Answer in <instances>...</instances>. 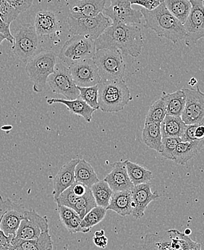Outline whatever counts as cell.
<instances>
[{
	"mask_svg": "<svg viewBox=\"0 0 204 250\" xmlns=\"http://www.w3.org/2000/svg\"><path fill=\"white\" fill-rule=\"evenodd\" d=\"M95 41L84 36L75 35L65 43L58 54L66 67L84 60H91L96 53Z\"/></svg>",
	"mask_w": 204,
	"mask_h": 250,
	"instance_id": "6",
	"label": "cell"
},
{
	"mask_svg": "<svg viewBox=\"0 0 204 250\" xmlns=\"http://www.w3.org/2000/svg\"><path fill=\"white\" fill-rule=\"evenodd\" d=\"M79 159H72L63 165L53 180L52 195L54 200L60 194L75 183V168Z\"/></svg>",
	"mask_w": 204,
	"mask_h": 250,
	"instance_id": "18",
	"label": "cell"
},
{
	"mask_svg": "<svg viewBox=\"0 0 204 250\" xmlns=\"http://www.w3.org/2000/svg\"><path fill=\"white\" fill-rule=\"evenodd\" d=\"M72 189H73L74 193L77 197H80L85 195L86 191L89 189V188L83 184L79 183V182H75V183L72 185Z\"/></svg>",
	"mask_w": 204,
	"mask_h": 250,
	"instance_id": "46",
	"label": "cell"
},
{
	"mask_svg": "<svg viewBox=\"0 0 204 250\" xmlns=\"http://www.w3.org/2000/svg\"><path fill=\"white\" fill-rule=\"evenodd\" d=\"M98 87L99 107L103 112H119L132 100L131 91L123 79L101 81Z\"/></svg>",
	"mask_w": 204,
	"mask_h": 250,
	"instance_id": "3",
	"label": "cell"
},
{
	"mask_svg": "<svg viewBox=\"0 0 204 250\" xmlns=\"http://www.w3.org/2000/svg\"><path fill=\"white\" fill-rule=\"evenodd\" d=\"M192 8L183 26L185 31V45L193 47L204 36V0H189Z\"/></svg>",
	"mask_w": 204,
	"mask_h": 250,
	"instance_id": "10",
	"label": "cell"
},
{
	"mask_svg": "<svg viewBox=\"0 0 204 250\" xmlns=\"http://www.w3.org/2000/svg\"><path fill=\"white\" fill-rule=\"evenodd\" d=\"M78 198V197L74 193L72 185H71L69 188L63 191L54 201L57 203V206H66L73 209Z\"/></svg>",
	"mask_w": 204,
	"mask_h": 250,
	"instance_id": "38",
	"label": "cell"
},
{
	"mask_svg": "<svg viewBox=\"0 0 204 250\" xmlns=\"http://www.w3.org/2000/svg\"><path fill=\"white\" fill-rule=\"evenodd\" d=\"M34 0H7V2L20 13H23L31 7Z\"/></svg>",
	"mask_w": 204,
	"mask_h": 250,
	"instance_id": "41",
	"label": "cell"
},
{
	"mask_svg": "<svg viewBox=\"0 0 204 250\" xmlns=\"http://www.w3.org/2000/svg\"><path fill=\"white\" fill-rule=\"evenodd\" d=\"M107 214V210L104 208L96 206L91 210L81 220V227L84 233L90 231L91 229L101 222Z\"/></svg>",
	"mask_w": 204,
	"mask_h": 250,
	"instance_id": "32",
	"label": "cell"
},
{
	"mask_svg": "<svg viewBox=\"0 0 204 250\" xmlns=\"http://www.w3.org/2000/svg\"><path fill=\"white\" fill-rule=\"evenodd\" d=\"M46 83L53 93L65 96L67 100H74L79 97V90L74 83L68 67L63 63H57L54 71L47 78Z\"/></svg>",
	"mask_w": 204,
	"mask_h": 250,
	"instance_id": "9",
	"label": "cell"
},
{
	"mask_svg": "<svg viewBox=\"0 0 204 250\" xmlns=\"http://www.w3.org/2000/svg\"><path fill=\"white\" fill-rule=\"evenodd\" d=\"M93 243L96 247L100 248H105L108 243V239L105 236H93Z\"/></svg>",
	"mask_w": 204,
	"mask_h": 250,
	"instance_id": "48",
	"label": "cell"
},
{
	"mask_svg": "<svg viewBox=\"0 0 204 250\" xmlns=\"http://www.w3.org/2000/svg\"><path fill=\"white\" fill-rule=\"evenodd\" d=\"M160 126L162 138H181L187 125L181 117L166 115Z\"/></svg>",
	"mask_w": 204,
	"mask_h": 250,
	"instance_id": "26",
	"label": "cell"
},
{
	"mask_svg": "<svg viewBox=\"0 0 204 250\" xmlns=\"http://www.w3.org/2000/svg\"><path fill=\"white\" fill-rule=\"evenodd\" d=\"M160 98L162 99L165 105L167 115L181 117L185 102V95L182 89L172 93L163 92Z\"/></svg>",
	"mask_w": 204,
	"mask_h": 250,
	"instance_id": "24",
	"label": "cell"
},
{
	"mask_svg": "<svg viewBox=\"0 0 204 250\" xmlns=\"http://www.w3.org/2000/svg\"><path fill=\"white\" fill-rule=\"evenodd\" d=\"M182 142L181 138H164L161 140L160 154L164 159L173 161V153L177 146Z\"/></svg>",
	"mask_w": 204,
	"mask_h": 250,
	"instance_id": "36",
	"label": "cell"
},
{
	"mask_svg": "<svg viewBox=\"0 0 204 250\" xmlns=\"http://www.w3.org/2000/svg\"><path fill=\"white\" fill-rule=\"evenodd\" d=\"M48 104H62L67 107L68 111L75 115L80 116L85 120L86 123H90L92 120V116L96 111L94 108L91 107L82 99H78L74 100H67L63 99H49L46 101Z\"/></svg>",
	"mask_w": 204,
	"mask_h": 250,
	"instance_id": "20",
	"label": "cell"
},
{
	"mask_svg": "<svg viewBox=\"0 0 204 250\" xmlns=\"http://www.w3.org/2000/svg\"><path fill=\"white\" fill-rule=\"evenodd\" d=\"M34 26L24 24L18 29L13 41L12 50L21 61L27 63L34 55L39 53V38Z\"/></svg>",
	"mask_w": 204,
	"mask_h": 250,
	"instance_id": "8",
	"label": "cell"
},
{
	"mask_svg": "<svg viewBox=\"0 0 204 250\" xmlns=\"http://www.w3.org/2000/svg\"><path fill=\"white\" fill-rule=\"evenodd\" d=\"M204 147V140L181 142L173 153V161L179 165L184 166L197 156Z\"/></svg>",
	"mask_w": 204,
	"mask_h": 250,
	"instance_id": "21",
	"label": "cell"
},
{
	"mask_svg": "<svg viewBox=\"0 0 204 250\" xmlns=\"http://www.w3.org/2000/svg\"><path fill=\"white\" fill-rule=\"evenodd\" d=\"M96 50L111 49L124 55L137 57L143 46L140 28L136 25L113 23L95 41Z\"/></svg>",
	"mask_w": 204,
	"mask_h": 250,
	"instance_id": "1",
	"label": "cell"
},
{
	"mask_svg": "<svg viewBox=\"0 0 204 250\" xmlns=\"http://www.w3.org/2000/svg\"><path fill=\"white\" fill-rule=\"evenodd\" d=\"M106 0H80L70 8L69 16L74 18H93L103 13Z\"/></svg>",
	"mask_w": 204,
	"mask_h": 250,
	"instance_id": "19",
	"label": "cell"
},
{
	"mask_svg": "<svg viewBox=\"0 0 204 250\" xmlns=\"http://www.w3.org/2000/svg\"><path fill=\"white\" fill-rule=\"evenodd\" d=\"M131 4H136L147 10H153L161 4L162 0H128Z\"/></svg>",
	"mask_w": 204,
	"mask_h": 250,
	"instance_id": "42",
	"label": "cell"
},
{
	"mask_svg": "<svg viewBox=\"0 0 204 250\" xmlns=\"http://www.w3.org/2000/svg\"><path fill=\"white\" fill-rule=\"evenodd\" d=\"M106 210H113L121 216L131 215L133 210L131 190L113 192Z\"/></svg>",
	"mask_w": 204,
	"mask_h": 250,
	"instance_id": "22",
	"label": "cell"
},
{
	"mask_svg": "<svg viewBox=\"0 0 204 250\" xmlns=\"http://www.w3.org/2000/svg\"><path fill=\"white\" fill-rule=\"evenodd\" d=\"M81 218L78 214L74 215L72 218L63 223L68 231L70 233H84L82 227H81Z\"/></svg>",
	"mask_w": 204,
	"mask_h": 250,
	"instance_id": "40",
	"label": "cell"
},
{
	"mask_svg": "<svg viewBox=\"0 0 204 250\" xmlns=\"http://www.w3.org/2000/svg\"><path fill=\"white\" fill-rule=\"evenodd\" d=\"M90 189L97 206L107 208L113 194V190L108 184L104 180H99V182L92 185Z\"/></svg>",
	"mask_w": 204,
	"mask_h": 250,
	"instance_id": "31",
	"label": "cell"
},
{
	"mask_svg": "<svg viewBox=\"0 0 204 250\" xmlns=\"http://www.w3.org/2000/svg\"><path fill=\"white\" fill-rule=\"evenodd\" d=\"M69 32L73 35L84 36L96 41L113 24L111 20L103 13L93 18H68Z\"/></svg>",
	"mask_w": 204,
	"mask_h": 250,
	"instance_id": "7",
	"label": "cell"
},
{
	"mask_svg": "<svg viewBox=\"0 0 204 250\" xmlns=\"http://www.w3.org/2000/svg\"><path fill=\"white\" fill-rule=\"evenodd\" d=\"M127 172L131 182L136 185L148 183L153 178V173L144 167L129 160H125Z\"/></svg>",
	"mask_w": 204,
	"mask_h": 250,
	"instance_id": "29",
	"label": "cell"
},
{
	"mask_svg": "<svg viewBox=\"0 0 204 250\" xmlns=\"http://www.w3.org/2000/svg\"><path fill=\"white\" fill-rule=\"evenodd\" d=\"M57 63V54L51 51H40L26 63L25 72L34 84V92L43 91L48 77L54 72Z\"/></svg>",
	"mask_w": 204,
	"mask_h": 250,
	"instance_id": "4",
	"label": "cell"
},
{
	"mask_svg": "<svg viewBox=\"0 0 204 250\" xmlns=\"http://www.w3.org/2000/svg\"><path fill=\"white\" fill-rule=\"evenodd\" d=\"M142 140L145 145L160 153L161 147V126L159 123H145L142 131Z\"/></svg>",
	"mask_w": 204,
	"mask_h": 250,
	"instance_id": "27",
	"label": "cell"
},
{
	"mask_svg": "<svg viewBox=\"0 0 204 250\" xmlns=\"http://www.w3.org/2000/svg\"><path fill=\"white\" fill-rule=\"evenodd\" d=\"M57 17L52 12L42 10L36 14L34 28L38 36L50 35L57 31Z\"/></svg>",
	"mask_w": 204,
	"mask_h": 250,
	"instance_id": "23",
	"label": "cell"
},
{
	"mask_svg": "<svg viewBox=\"0 0 204 250\" xmlns=\"http://www.w3.org/2000/svg\"><path fill=\"white\" fill-rule=\"evenodd\" d=\"M25 210L21 205L9 198L3 200L2 197L0 196V229L6 236H16Z\"/></svg>",
	"mask_w": 204,
	"mask_h": 250,
	"instance_id": "11",
	"label": "cell"
},
{
	"mask_svg": "<svg viewBox=\"0 0 204 250\" xmlns=\"http://www.w3.org/2000/svg\"><path fill=\"white\" fill-rule=\"evenodd\" d=\"M197 81H196V78H193L190 79V82H189V84H190V85H195L197 84Z\"/></svg>",
	"mask_w": 204,
	"mask_h": 250,
	"instance_id": "51",
	"label": "cell"
},
{
	"mask_svg": "<svg viewBox=\"0 0 204 250\" xmlns=\"http://www.w3.org/2000/svg\"><path fill=\"white\" fill-rule=\"evenodd\" d=\"M20 13L13 8L7 0H0V18L6 23L10 25L15 20L17 19Z\"/></svg>",
	"mask_w": 204,
	"mask_h": 250,
	"instance_id": "37",
	"label": "cell"
},
{
	"mask_svg": "<svg viewBox=\"0 0 204 250\" xmlns=\"http://www.w3.org/2000/svg\"><path fill=\"white\" fill-rule=\"evenodd\" d=\"M104 230H100V231H96V233H95L94 236H104Z\"/></svg>",
	"mask_w": 204,
	"mask_h": 250,
	"instance_id": "52",
	"label": "cell"
},
{
	"mask_svg": "<svg viewBox=\"0 0 204 250\" xmlns=\"http://www.w3.org/2000/svg\"><path fill=\"white\" fill-rule=\"evenodd\" d=\"M191 233V231H190V229H187L185 230V234H186L187 235V236H188V235H190V233Z\"/></svg>",
	"mask_w": 204,
	"mask_h": 250,
	"instance_id": "54",
	"label": "cell"
},
{
	"mask_svg": "<svg viewBox=\"0 0 204 250\" xmlns=\"http://www.w3.org/2000/svg\"><path fill=\"white\" fill-rule=\"evenodd\" d=\"M68 67L76 86H93L101 82L100 75L92 59L74 63Z\"/></svg>",
	"mask_w": 204,
	"mask_h": 250,
	"instance_id": "15",
	"label": "cell"
},
{
	"mask_svg": "<svg viewBox=\"0 0 204 250\" xmlns=\"http://www.w3.org/2000/svg\"><path fill=\"white\" fill-rule=\"evenodd\" d=\"M46 231H49V221L46 216H41L35 210H25L14 239L33 240Z\"/></svg>",
	"mask_w": 204,
	"mask_h": 250,
	"instance_id": "13",
	"label": "cell"
},
{
	"mask_svg": "<svg viewBox=\"0 0 204 250\" xmlns=\"http://www.w3.org/2000/svg\"><path fill=\"white\" fill-rule=\"evenodd\" d=\"M0 34H2L5 37L6 40L8 41L11 44H13L14 37L10 32V25L4 22L1 18H0Z\"/></svg>",
	"mask_w": 204,
	"mask_h": 250,
	"instance_id": "45",
	"label": "cell"
},
{
	"mask_svg": "<svg viewBox=\"0 0 204 250\" xmlns=\"http://www.w3.org/2000/svg\"><path fill=\"white\" fill-rule=\"evenodd\" d=\"M131 193L133 206L131 215L137 219L144 215L145 210L147 208L149 203L160 197L157 192H152L149 182L136 185L131 190Z\"/></svg>",
	"mask_w": 204,
	"mask_h": 250,
	"instance_id": "16",
	"label": "cell"
},
{
	"mask_svg": "<svg viewBox=\"0 0 204 250\" xmlns=\"http://www.w3.org/2000/svg\"><path fill=\"white\" fill-rule=\"evenodd\" d=\"M11 245L18 250H52L53 242L49 231L42 233L37 239L23 241L13 239Z\"/></svg>",
	"mask_w": 204,
	"mask_h": 250,
	"instance_id": "25",
	"label": "cell"
},
{
	"mask_svg": "<svg viewBox=\"0 0 204 250\" xmlns=\"http://www.w3.org/2000/svg\"><path fill=\"white\" fill-rule=\"evenodd\" d=\"M57 210H58L59 215H60V220L63 224L77 214L76 212L73 209L66 207V206H58Z\"/></svg>",
	"mask_w": 204,
	"mask_h": 250,
	"instance_id": "44",
	"label": "cell"
},
{
	"mask_svg": "<svg viewBox=\"0 0 204 250\" xmlns=\"http://www.w3.org/2000/svg\"><path fill=\"white\" fill-rule=\"evenodd\" d=\"M75 179L89 188L99 181L92 166L84 159H79L75 166Z\"/></svg>",
	"mask_w": 204,
	"mask_h": 250,
	"instance_id": "28",
	"label": "cell"
},
{
	"mask_svg": "<svg viewBox=\"0 0 204 250\" xmlns=\"http://www.w3.org/2000/svg\"><path fill=\"white\" fill-rule=\"evenodd\" d=\"M6 40L5 37L2 35V34H0V45L2 43L3 41Z\"/></svg>",
	"mask_w": 204,
	"mask_h": 250,
	"instance_id": "53",
	"label": "cell"
},
{
	"mask_svg": "<svg viewBox=\"0 0 204 250\" xmlns=\"http://www.w3.org/2000/svg\"><path fill=\"white\" fill-rule=\"evenodd\" d=\"M164 4L172 16L184 24L190 10L191 3L189 0H164Z\"/></svg>",
	"mask_w": 204,
	"mask_h": 250,
	"instance_id": "30",
	"label": "cell"
},
{
	"mask_svg": "<svg viewBox=\"0 0 204 250\" xmlns=\"http://www.w3.org/2000/svg\"><path fill=\"white\" fill-rule=\"evenodd\" d=\"M195 137L197 141L204 140V124H199L195 130Z\"/></svg>",
	"mask_w": 204,
	"mask_h": 250,
	"instance_id": "49",
	"label": "cell"
},
{
	"mask_svg": "<svg viewBox=\"0 0 204 250\" xmlns=\"http://www.w3.org/2000/svg\"><path fill=\"white\" fill-rule=\"evenodd\" d=\"M185 106L181 117L186 125L204 124V94L199 86L196 89L183 88Z\"/></svg>",
	"mask_w": 204,
	"mask_h": 250,
	"instance_id": "12",
	"label": "cell"
},
{
	"mask_svg": "<svg viewBox=\"0 0 204 250\" xmlns=\"http://www.w3.org/2000/svg\"><path fill=\"white\" fill-rule=\"evenodd\" d=\"M103 13L113 23L136 25L141 23L143 18L140 11L132 8L128 0H111V4L104 8Z\"/></svg>",
	"mask_w": 204,
	"mask_h": 250,
	"instance_id": "14",
	"label": "cell"
},
{
	"mask_svg": "<svg viewBox=\"0 0 204 250\" xmlns=\"http://www.w3.org/2000/svg\"><path fill=\"white\" fill-rule=\"evenodd\" d=\"M92 60L97 67L101 81L123 79L126 65L119 51L99 49Z\"/></svg>",
	"mask_w": 204,
	"mask_h": 250,
	"instance_id": "5",
	"label": "cell"
},
{
	"mask_svg": "<svg viewBox=\"0 0 204 250\" xmlns=\"http://www.w3.org/2000/svg\"><path fill=\"white\" fill-rule=\"evenodd\" d=\"M174 231L180 239L182 250H202V245L192 240L187 235L181 233L176 229H174Z\"/></svg>",
	"mask_w": 204,
	"mask_h": 250,
	"instance_id": "39",
	"label": "cell"
},
{
	"mask_svg": "<svg viewBox=\"0 0 204 250\" xmlns=\"http://www.w3.org/2000/svg\"><path fill=\"white\" fill-rule=\"evenodd\" d=\"M15 236L13 235L6 236L4 232L0 229V246L8 247L11 245L12 241Z\"/></svg>",
	"mask_w": 204,
	"mask_h": 250,
	"instance_id": "47",
	"label": "cell"
},
{
	"mask_svg": "<svg viewBox=\"0 0 204 250\" xmlns=\"http://www.w3.org/2000/svg\"><path fill=\"white\" fill-rule=\"evenodd\" d=\"M0 250H13V246L12 245L8 247L0 246Z\"/></svg>",
	"mask_w": 204,
	"mask_h": 250,
	"instance_id": "50",
	"label": "cell"
},
{
	"mask_svg": "<svg viewBox=\"0 0 204 250\" xmlns=\"http://www.w3.org/2000/svg\"><path fill=\"white\" fill-rule=\"evenodd\" d=\"M165 105L162 99L160 98L154 102L146 116L145 123H154L161 124L166 117Z\"/></svg>",
	"mask_w": 204,
	"mask_h": 250,
	"instance_id": "34",
	"label": "cell"
},
{
	"mask_svg": "<svg viewBox=\"0 0 204 250\" xmlns=\"http://www.w3.org/2000/svg\"><path fill=\"white\" fill-rule=\"evenodd\" d=\"M96 201H95L94 197L93 196L91 190L90 188L87 189L86 194L83 196L78 197L76 203L74 206L73 210L76 212L78 216L83 219L91 210L93 208L96 207Z\"/></svg>",
	"mask_w": 204,
	"mask_h": 250,
	"instance_id": "33",
	"label": "cell"
},
{
	"mask_svg": "<svg viewBox=\"0 0 204 250\" xmlns=\"http://www.w3.org/2000/svg\"><path fill=\"white\" fill-rule=\"evenodd\" d=\"M140 13L145 20V28L152 30L160 37L168 39L174 44L185 39L183 24L171 14L164 4V0L154 10L143 8Z\"/></svg>",
	"mask_w": 204,
	"mask_h": 250,
	"instance_id": "2",
	"label": "cell"
},
{
	"mask_svg": "<svg viewBox=\"0 0 204 250\" xmlns=\"http://www.w3.org/2000/svg\"><path fill=\"white\" fill-rule=\"evenodd\" d=\"M113 169L104 178L113 192L132 190L134 184L131 182L127 172L125 161H117L113 164Z\"/></svg>",
	"mask_w": 204,
	"mask_h": 250,
	"instance_id": "17",
	"label": "cell"
},
{
	"mask_svg": "<svg viewBox=\"0 0 204 250\" xmlns=\"http://www.w3.org/2000/svg\"><path fill=\"white\" fill-rule=\"evenodd\" d=\"M199 124H193L187 125L186 128L184 130L183 134L181 136L182 142H190V141H197L195 137V130Z\"/></svg>",
	"mask_w": 204,
	"mask_h": 250,
	"instance_id": "43",
	"label": "cell"
},
{
	"mask_svg": "<svg viewBox=\"0 0 204 250\" xmlns=\"http://www.w3.org/2000/svg\"><path fill=\"white\" fill-rule=\"evenodd\" d=\"M79 90V99H82L91 107L94 109H99L98 96H99V87L98 85L91 87H78Z\"/></svg>",
	"mask_w": 204,
	"mask_h": 250,
	"instance_id": "35",
	"label": "cell"
}]
</instances>
